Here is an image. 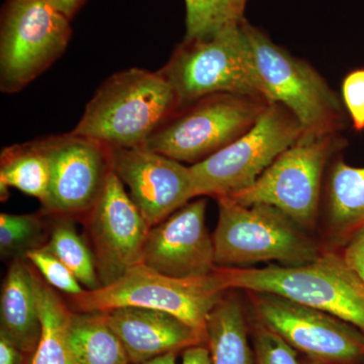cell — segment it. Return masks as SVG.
<instances>
[{"label": "cell", "instance_id": "6da1fadb", "mask_svg": "<svg viewBox=\"0 0 364 364\" xmlns=\"http://www.w3.org/2000/svg\"><path fill=\"white\" fill-rule=\"evenodd\" d=\"M223 287L272 294L317 309L355 326L364 333V280L335 252L312 262L286 267H215Z\"/></svg>", "mask_w": 364, "mask_h": 364}, {"label": "cell", "instance_id": "7a4b0ae2", "mask_svg": "<svg viewBox=\"0 0 364 364\" xmlns=\"http://www.w3.org/2000/svg\"><path fill=\"white\" fill-rule=\"evenodd\" d=\"M178 107L173 88L159 71L127 69L95 91L72 133L111 149L142 147Z\"/></svg>", "mask_w": 364, "mask_h": 364}, {"label": "cell", "instance_id": "3957f363", "mask_svg": "<svg viewBox=\"0 0 364 364\" xmlns=\"http://www.w3.org/2000/svg\"><path fill=\"white\" fill-rule=\"evenodd\" d=\"M219 220L213 235L217 267H243L277 261L294 267L317 259V242L282 210L263 203L243 205L217 198Z\"/></svg>", "mask_w": 364, "mask_h": 364}, {"label": "cell", "instance_id": "277c9868", "mask_svg": "<svg viewBox=\"0 0 364 364\" xmlns=\"http://www.w3.org/2000/svg\"><path fill=\"white\" fill-rule=\"evenodd\" d=\"M241 21H230L212 37L183 40L160 69L179 107L219 93L268 100Z\"/></svg>", "mask_w": 364, "mask_h": 364}, {"label": "cell", "instance_id": "5b68a950", "mask_svg": "<svg viewBox=\"0 0 364 364\" xmlns=\"http://www.w3.org/2000/svg\"><path fill=\"white\" fill-rule=\"evenodd\" d=\"M226 289L214 272L205 277L177 279L139 264L121 279L95 291L70 296L77 312H107L123 306L171 314L207 336V320Z\"/></svg>", "mask_w": 364, "mask_h": 364}, {"label": "cell", "instance_id": "8992f818", "mask_svg": "<svg viewBox=\"0 0 364 364\" xmlns=\"http://www.w3.org/2000/svg\"><path fill=\"white\" fill-rule=\"evenodd\" d=\"M241 26L268 102H279L293 112L304 134L340 133L344 126L343 109L338 95L321 74L245 18Z\"/></svg>", "mask_w": 364, "mask_h": 364}, {"label": "cell", "instance_id": "52a82bcc", "mask_svg": "<svg viewBox=\"0 0 364 364\" xmlns=\"http://www.w3.org/2000/svg\"><path fill=\"white\" fill-rule=\"evenodd\" d=\"M268 104L250 95H208L179 107L142 147L196 164L250 130Z\"/></svg>", "mask_w": 364, "mask_h": 364}, {"label": "cell", "instance_id": "ba28073f", "mask_svg": "<svg viewBox=\"0 0 364 364\" xmlns=\"http://www.w3.org/2000/svg\"><path fill=\"white\" fill-rule=\"evenodd\" d=\"M345 145L340 133L303 134L252 186L229 198L243 205H272L304 230L313 229L326 167Z\"/></svg>", "mask_w": 364, "mask_h": 364}, {"label": "cell", "instance_id": "9c48e42d", "mask_svg": "<svg viewBox=\"0 0 364 364\" xmlns=\"http://www.w3.org/2000/svg\"><path fill=\"white\" fill-rule=\"evenodd\" d=\"M303 134L293 112L279 102H269L250 130L189 166L196 196L217 198L248 188Z\"/></svg>", "mask_w": 364, "mask_h": 364}, {"label": "cell", "instance_id": "30bf717a", "mask_svg": "<svg viewBox=\"0 0 364 364\" xmlns=\"http://www.w3.org/2000/svg\"><path fill=\"white\" fill-rule=\"evenodd\" d=\"M70 18L48 0H6L0 25V88L14 93L65 52Z\"/></svg>", "mask_w": 364, "mask_h": 364}, {"label": "cell", "instance_id": "8fae6325", "mask_svg": "<svg viewBox=\"0 0 364 364\" xmlns=\"http://www.w3.org/2000/svg\"><path fill=\"white\" fill-rule=\"evenodd\" d=\"M256 320L314 364H364V333L330 314L272 294L250 293Z\"/></svg>", "mask_w": 364, "mask_h": 364}, {"label": "cell", "instance_id": "7c38bea8", "mask_svg": "<svg viewBox=\"0 0 364 364\" xmlns=\"http://www.w3.org/2000/svg\"><path fill=\"white\" fill-rule=\"evenodd\" d=\"M39 141L50 165L45 212L62 217L90 214L112 172L111 148L72 132Z\"/></svg>", "mask_w": 364, "mask_h": 364}, {"label": "cell", "instance_id": "4fadbf2b", "mask_svg": "<svg viewBox=\"0 0 364 364\" xmlns=\"http://www.w3.org/2000/svg\"><path fill=\"white\" fill-rule=\"evenodd\" d=\"M88 215L98 279L102 287L109 286L132 267L142 264L151 227L114 171Z\"/></svg>", "mask_w": 364, "mask_h": 364}, {"label": "cell", "instance_id": "5bb4252c", "mask_svg": "<svg viewBox=\"0 0 364 364\" xmlns=\"http://www.w3.org/2000/svg\"><path fill=\"white\" fill-rule=\"evenodd\" d=\"M112 171L149 226L196 198L191 167L144 147L111 149Z\"/></svg>", "mask_w": 364, "mask_h": 364}, {"label": "cell", "instance_id": "9a60e30c", "mask_svg": "<svg viewBox=\"0 0 364 364\" xmlns=\"http://www.w3.org/2000/svg\"><path fill=\"white\" fill-rule=\"evenodd\" d=\"M207 202L186 203L150 229L143 264L177 279L205 277L215 272L213 236L205 225Z\"/></svg>", "mask_w": 364, "mask_h": 364}, {"label": "cell", "instance_id": "2e32d148", "mask_svg": "<svg viewBox=\"0 0 364 364\" xmlns=\"http://www.w3.org/2000/svg\"><path fill=\"white\" fill-rule=\"evenodd\" d=\"M105 313L132 364H142L170 352L207 344V336L171 314L123 306Z\"/></svg>", "mask_w": 364, "mask_h": 364}, {"label": "cell", "instance_id": "e0dca14e", "mask_svg": "<svg viewBox=\"0 0 364 364\" xmlns=\"http://www.w3.org/2000/svg\"><path fill=\"white\" fill-rule=\"evenodd\" d=\"M42 335L35 273L23 259L14 260L0 298V336L33 358Z\"/></svg>", "mask_w": 364, "mask_h": 364}, {"label": "cell", "instance_id": "ac0fdd59", "mask_svg": "<svg viewBox=\"0 0 364 364\" xmlns=\"http://www.w3.org/2000/svg\"><path fill=\"white\" fill-rule=\"evenodd\" d=\"M329 237L336 245H346L364 227V167L335 160L327 183Z\"/></svg>", "mask_w": 364, "mask_h": 364}, {"label": "cell", "instance_id": "d6986e66", "mask_svg": "<svg viewBox=\"0 0 364 364\" xmlns=\"http://www.w3.org/2000/svg\"><path fill=\"white\" fill-rule=\"evenodd\" d=\"M207 345L213 364H254L248 326L238 299L223 296L207 320Z\"/></svg>", "mask_w": 364, "mask_h": 364}, {"label": "cell", "instance_id": "ffe728a7", "mask_svg": "<svg viewBox=\"0 0 364 364\" xmlns=\"http://www.w3.org/2000/svg\"><path fill=\"white\" fill-rule=\"evenodd\" d=\"M68 340L78 364H132L104 312H70Z\"/></svg>", "mask_w": 364, "mask_h": 364}, {"label": "cell", "instance_id": "44dd1931", "mask_svg": "<svg viewBox=\"0 0 364 364\" xmlns=\"http://www.w3.org/2000/svg\"><path fill=\"white\" fill-rule=\"evenodd\" d=\"M0 161L2 200L9 193L7 189L14 188L38 198L42 205L46 202L50 186V165L40 141L4 148Z\"/></svg>", "mask_w": 364, "mask_h": 364}, {"label": "cell", "instance_id": "7402d4cb", "mask_svg": "<svg viewBox=\"0 0 364 364\" xmlns=\"http://www.w3.org/2000/svg\"><path fill=\"white\" fill-rule=\"evenodd\" d=\"M35 291L42 335L31 364H78L68 340V318L71 311L53 287L35 274Z\"/></svg>", "mask_w": 364, "mask_h": 364}, {"label": "cell", "instance_id": "603a6c76", "mask_svg": "<svg viewBox=\"0 0 364 364\" xmlns=\"http://www.w3.org/2000/svg\"><path fill=\"white\" fill-rule=\"evenodd\" d=\"M45 246L73 272L85 289L95 291L102 287L92 250L73 223L69 220L57 223Z\"/></svg>", "mask_w": 364, "mask_h": 364}, {"label": "cell", "instance_id": "cb8c5ba5", "mask_svg": "<svg viewBox=\"0 0 364 364\" xmlns=\"http://www.w3.org/2000/svg\"><path fill=\"white\" fill-rule=\"evenodd\" d=\"M45 224L38 215H0V253L2 258L26 259V253L45 246Z\"/></svg>", "mask_w": 364, "mask_h": 364}, {"label": "cell", "instance_id": "d4e9b609", "mask_svg": "<svg viewBox=\"0 0 364 364\" xmlns=\"http://www.w3.org/2000/svg\"><path fill=\"white\" fill-rule=\"evenodd\" d=\"M186 33L184 40L212 37L230 21H237L231 0H186Z\"/></svg>", "mask_w": 364, "mask_h": 364}, {"label": "cell", "instance_id": "484cf974", "mask_svg": "<svg viewBox=\"0 0 364 364\" xmlns=\"http://www.w3.org/2000/svg\"><path fill=\"white\" fill-rule=\"evenodd\" d=\"M250 337L254 364H301L293 347L256 318Z\"/></svg>", "mask_w": 364, "mask_h": 364}, {"label": "cell", "instance_id": "4316f807", "mask_svg": "<svg viewBox=\"0 0 364 364\" xmlns=\"http://www.w3.org/2000/svg\"><path fill=\"white\" fill-rule=\"evenodd\" d=\"M26 259L39 270L46 282L60 291L75 296L85 291L73 272L46 246L26 253Z\"/></svg>", "mask_w": 364, "mask_h": 364}, {"label": "cell", "instance_id": "83f0119b", "mask_svg": "<svg viewBox=\"0 0 364 364\" xmlns=\"http://www.w3.org/2000/svg\"><path fill=\"white\" fill-rule=\"evenodd\" d=\"M342 97L353 128L358 132L364 131V68L356 69L345 76Z\"/></svg>", "mask_w": 364, "mask_h": 364}, {"label": "cell", "instance_id": "f1b7e54d", "mask_svg": "<svg viewBox=\"0 0 364 364\" xmlns=\"http://www.w3.org/2000/svg\"><path fill=\"white\" fill-rule=\"evenodd\" d=\"M342 256L347 264L364 280V227L347 242Z\"/></svg>", "mask_w": 364, "mask_h": 364}, {"label": "cell", "instance_id": "f546056e", "mask_svg": "<svg viewBox=\"0 0 364 364\" xmlns=\"http://www.w3.org/2000/svg\"><path fill=\"white\" fill-rule=\"evenodd\" d=\"M32 358L23 353L4 336H0V364H31Z\"/></svg>", "mask_w": 364, "mask_h": 364}, {"label": "cell", "instance_id": "4dcf8cb0", "mask_svg": "<svg viewBox=\"0 0 364 364\" xmlns=\"http://www.w3.org/2000/svg\"><path fill=\"white\" fill-rule=\"evenodd\" d=\"M181 364H213L208 345H195L184 349Z\"/></svg>", "mask_w": 364, "mask_h": 364}, {"label": "cell", "instance_id": "1f68e13d", "mask_svg": "<svg viewBox=\"0 0 364 364\" xmlns=\"http://www.w3.org/2000/svg\"><path fill=\"white\" fill-rule=\"evenodd\" d=\"M48 1L71 20L74 14L77 13L78 9L85 4V0H48Z\"/></svg>", "mask_w": 364, "mask_h": 364}, {"label": "cell", "instance_id": "d6a6232c", "mask_svg": "<svg viewBox=\"0 0 364 364\" xmlns=\"http://www.w3.org/2000/svg\"><path fill=\"white\" fill-rule=\"evenodd\" d=\"M177 352H170L164 355L158 356L156 358L151 359L142 364H177Z\"/></svg>", "mask_w": 364, "mask_h": 364}, {"label": "cell", "instance_id": "836d02e7", "mask_svg": "<svg viewBox=\"0 0 364 364\" xmlns=\"http://www.w3.org/2000/svg\"><path fill=\"white\" fill-rule=\"evenodd\" d=\"M247 1L248 0H231L232 11H233L234 18L237 21L243 20L244 11H245Z\"/></svg>", "mask_w": 364, "mask_h": 364}, {"label": "cell", "instance_id": "e575fe53", "mask_svg": "<svg viewBox=\"0 0 364 364\" xmlns=\"http://www.w3.org/2000/svg\"><path fill=\"white\" fill-rule=\"evenodd\" d=\"M308 364H314V363H308Z\"/></svg>", "mask_w": 364, "mask_h": 364}]
</instances>
